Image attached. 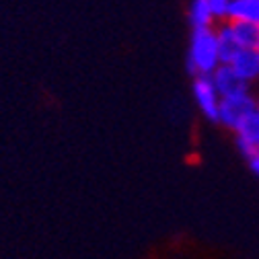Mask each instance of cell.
Returning a JSON list of instances; mask_svg holds the SVG:
<instances>
[{
  "instance_id": "6",
  "label": "cell",
  "mask_w": 259,
  "mask_h": 259,
  "mask_svg": "<svg viewBox=\"0 0 259 259\" xmlns=\"http://www.w3.org/2000/svg\"><path fill=\"white\" fill-rule=\"evenodd\" d=\"M229 66L237 72L239 78H243L247 84L259 80V52L251 50H241L231 62Z\"/></svg>"
},
{
  "instance_id": "3",
  "label": "cell",
  "mask_w": 259,
  "mask_h": 259,
  "mask_svg": "<svg viewBox=\"0 0 259 259\" xmlns=\"http://www.w3.org/2000/svg\"><path fill=\"white\" fill-rule=\"evenodd\" d=\"M191 95H193V101H196L198 109L204 113V117L210 121H218L222 97L216 91L212 78L210 76H196L193 78V84H191Z\"/></svg>"
},
{
  "instance_id": "12",
  "label": "cell",
  "mask_w": 259,
  "mask_h": 259,
  "mask_svg": "<svg viewBox=\"0 0 259 259\" xmlns=\"http://www.w3.org/2000/svg\"><path fill=\"white\" fill-rule=\"evenodd\" d=\"M249 167H251V171L259 177V154H257V156H253V158H249Z\"/></svg>"
},
{
  "instance_id": "10",
  "label": "cell",
  "mask_w": 259,
  "mask_h": 259,
  "mask_svg": "<svg viewBox=\"0 0 259 259\" xmlns=\"http://www.w3.org/2000/svg\"><path fill=\"white\" fill-rule=\"evenodd\" d=\"M189 23H191V29H210L214 27V17H212V11L208 7V0H191L189 5Z\"/></svg>"
},
{
  "instance_id": "4",
  "label": "cell",
  "mask_w": 259,
  "mask_h": 259,
  "mask_svg": "<svg viewBox=\"0 0 259 259\" xmlns=\"http://www.w3.org/2000/svg\"><path fill=\"white\" fill-rule=\"evenodd\" d=\"M216 91L220 93V97H233V95H241V93H249V84L237 76V72L229 66V64H222V66L210 76Z\"/></svg>"
},
{
  "instance_id": "8",
  "label": "cell",
  "mask_w": 259,
  "mask_h": 259,
  "mask_svg": "<svg viewBox=\"0 0 259 259\" xmlns=\"http://www.w3.org/2000/svg\"><path fill=\"white\" fill-rule=\"evenodd\" d=\"M235 39L241 50L259 52V25L253 23H231Z\"/></svg>"
},
{
  "instance_id": "7",
  "label": "cell",
  "mask_w": 259,
  "mask_h": 259,
  "mask_svg": "<svg viewBox=\"0 0 259 259\" xmlns=\"http://www.w3.org/2000/svg\"><path fill=\"white\" fill-rule=\"evenodd\" d=\"M229 23L259 25V0H233L229 11Z\"/></svg>"
},
{
  "instance_id": "2",
  "label": "cell",
  "mask_w": 259,
  "mask_h": 259,
  "mask_svg": "<svg viewBox=\"0 0 259 259\" xmlns=\"http://www.w3.org/2000/svg\"><path fill=\"white\" fill-rule=\"evenodd\" d=\"M257 111V99L249 93H241V95H233V97H224L220 101V111H218V123H222L224 127L237 130L241 127V123L245 119H249L253 113Z\"/></svg>"
},
{
  "instance_id": "1",
  "label": "cell",
  "mask_w": 259,
  "mask_h": 259,
  "mask_svg": "<svg viewBox=\"0 0 259 259\" xmlns=\"http://www.w3.org/2000/svg\"><path fill=\"white\" fill-rule=\"evenodd\" d=\"M222 66V56L218 46L216 29H196L191 31L189 52H187V68L196 76H212Z\"/></svg>"
},
{
  "instance_id": "5",
  "label": "cell",
  "mask_w": 259,
  "mask_h": 259,
  "mask_svg": "<svg viewBox=\"0 0 259 259\" xmlns=\"http://www.w3.org/2000/svg\"><path fill=\"white\" fill-rule=\"evenodd\" d=\"M237 146L239 150L247 156V158H253L257 152H259V115L257 111L245 119L241 123V127L237 130Z\"/></svg>"
},
{
  "instance_id": "13",
  "label": "cell",
  "mask_w": 259,
  "mask_h": 259,
  "mask_svg": "<svg viewBox=\"0 0 259 259\" xmlns=\"http://www.w3.org/2000/svg\"><path fill=\"white\" fill-rule=\"evenodd\" d=\"M257 115H259V99H257Z\"/></svg>"
},
{
  "instance_id": "9",
  "label": "cell",
  "mask_w": 259,
  "mask_h": 259,
  "mask_svg": "<svg viewBox=\"0 0 259 259\" xmlns=\"http://www.w3.org/2000/svg\"><path fill=\"white\" fill-rule=\"evenodd\" d=\"M216 35H218V46H220V56H222V64H229L239 52V44L235 39V33H233V29H231V23L226 21L222 23L218 29H216Z\"/></svg>"
},
{
  "instance_id": "11",
  "label": "cell",
  "mask_w": 259,
  "mask_h": 259,
  "mask_svg": "<svg viewBox=\"0 0 259 259\" xmlns=\"http://www.w3.org/2000/svg\"><path fill=\"white\" fill-rule=\"evenodd\" d=\"M233 0H208V7L212 11L214 21H229V11H231Z\"/></svg>"
}]
</instances>
